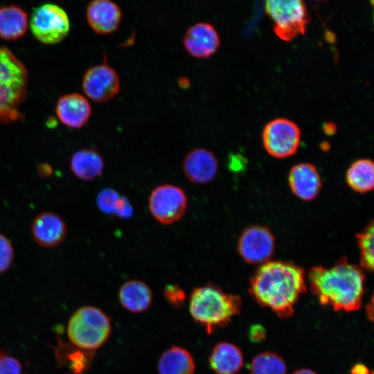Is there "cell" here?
Segmentation results:
<instances>
[{
    "instance_id": "11",
    "label": "cell",
    "mask_w": 374,
    "mask_h": 374,
    "mask_svg": "<svg viewBox=\"0 0 374 374\" xmlns=\"http://www.w3.org/2000/svg\"><path fill=\"white\" fill-rule=\"evenodd\" d=\"M275 249V238L266 226L255 225L244 229L238 242L241 258L250 264H263L270 259Z\"/></svg>"
},
{
    "instance_id": "13",
    "label": "cell",
    "mask_w": 374,
    "mask_h": 374,
    "mask_svg": "<svg viewBox=\"0 0 374 374\" xmlns=\"http://www.w3.org/2000/svg\"><path fill=\"white\" fill-rule=\"evenodd\" d=\"M183 170L192 183L204 184L211 181L218 170V161L210 150L199 148L189 151L183 160Z\"/></svg>"
},
{
    "instance_id": "34",
    "label": "cell",
    "mask_w": 374,
    "mask_h": 374,
    "mask_svg": "<svg viewBox=\"0 0 374 374\" xmlns=\"http://www.w3.org/2000/svg\"><path fill=\"white\" fill-rule=\"evenodd\" d=\"M323 130L326 134L332 135L336 131V126L332 123H327L323 125Z\"/></svg>"
},
{
    "instance_id": "37",
    "label": "cell",
    "mask_w": 374,
    "mask_h": 374,
    "mask_svg": "<svg viewBox=\"0 0 374 374\" xmlns=\"http://www.w3.org/2000/svg\"><path fill=\"white\" fill-rule=\"evenodd\" d=\"M292 374H317V373L312 370L303 368V369H299L294 371Z\"/></svg>"
},
{
    "instance_id": "6",
    "label": "cell",
    "mask_w": 374,
    "mask_h": 374,
    "mask_svg": "<svg viewBox=\"0 0 374 374\" xmlns=\"http://www.w3.org/2000/svg\"><path fill=\"white\" fill-rule=\"evenodd\" d=\"M265 12L274 21V30L281 39L290 42L305 33L310 16L300 0H269Z\"/></svg>"
},
{
    "instance_id": "14",
    "label": "cell",
    "mask_w": 374,
    "mask_h": 374,
    "mask_svg": "<svg viewBox=\"0 0 374 374\" xmlns=\"http://www.w3.org/2000/svg\"><path fill=\"white\" fill-rule=\"evenodd\" d=\"M67 227L64 220L57 214L46 211L39 213L31 224V234L41 247H55L65 238Z\"/></svg>"
},
{
    "instance_id": "26",
    "label": "cell",
    "mask_w": 374,
    "mask_h": 374,
    "mask_svg": "<svg viewBox=\"0 0 374 374\" xmlns=\"http://www.w3.org/2000/svg\"><path fill=\"white\" fill-rule=\"evenodd\" d=\"M374 226L371 222L366 228L357 234L356 238L360 252L361 267L372 272L373 271Z\"/></svg>"
},
{
    "instance_id": "36",
    "label": "cell",
    "mask_w": 374,
    "mask_h": 374,
    "mask_svg": "<svg viewBox=\"0 0 374 374\" xmlns=\"http://www.w3.org/2000/svg\"><path fill=\"white\" fill-rule=\"evenodd\" d=\"M366 312H367V316L368 319L371 321H373V298L371 299L370 303L368 304L366 306Z\"/></svg>"
},
{
    "instance_id": "35",
    "label": "cell",
    "mask_w": 374,
    "mask_h": 374,
    "mask_svg": "<svg viewBox=\"0 0 374 374\" xmlns=\"http://www.w3.org/2000/svg\"><path fill=\"white\" fill-rule=\"evenodd\" d=\"M178 84L181 88L186 89L190 86V82L187 77L184 76L179 78Z\"/></svg>"
},
{
    "instance_id": "20",
    "label": "cell",
    "mask_w": 374,
    "mask_h": 374,
    "mask_svg": "<svg viewBox=\"0 0 374 374\" xmlns=\"http://www.w3.org/2000/svg\"><path fill=\"white\" fill-rule=\"evenodd\" d=\"M244 363L241 350L228 342H220L215 346L210 357L209 364L217 374H236Z\"/></svg>"
},
{
    "instance_id": "18",
    "label": "cell",
    "mask_w": 374,
    "mask_h": 374,
    "mask_svg": "<svg viewBox=\"0 0 374 374\" xmlns=\"http://www.w3.org/2000/svg\"><path fill=\"white\" fill-rule=\"evenodd\" d=\"M118 299L125 310L134 313L143 312L152 304V292L145 283L130 280L121 286Z\"/></svg>"
},
{
    "instance_id": "22",
    "label": "cell",
    "mask_w": 374,
    "mask_h": 374,
    "mask_svg": "<svg viewBox=\"0 0 374 374\" xmlns=\"http://www.w3.org/2000/svg\"><path fill=\"white\" fill-rule=\"evenodd\" d=\"M158 371L159 374H193L195 363L188 350L174 346L159 358Z\"/></svg>"
},
{
    "instance_id": "28",
    "label": "cell",
    "mask_w": 374,
    "mask_h": 374,
    "mask_svg": "<svg viewBox=\"0 0 374 374\" xmlns=\"http://www.w3.org/2000/svg\"><path fill=\"white\" fill-rule=\"evenodd\" d=\"M21 366L19 362L0 352V374H21Z\"/></svg>"
},
{
    "instance_id": "16",
    "label": "cell",
    "mask_w": 374,
    "mask_h": 374,
    "mask_svg": "<svg viewBox=\"0 0 374 374\" xmlns=\"http://www.w3.org/2000/svg\"><path fill=\"white\" fill-rule=\"evenodd\" d=\"M55 113L62 124L71 128L79 129L88 122L91 108L84 96L79 93H71L59 98Z\"/></svg>"
},
{
    "instance_id": "10",
    "label": "cell",
    "mask_w": 374,
    "mask_h": 374,
    "mask_svg": "<svg viewBox=\"0 0 374 374\" xmlns=\"http://www.w3.org/2000/svg\"><path fill=\"white\" fill-rule=\"evenodd\" d=\"M85 95L97 103H105L116 96L121 87L116 71L107 63L106 57L101 64L88 69L82 80Z\"/></svg>"
},
{
    "instance_id": "5",
    "label": "cell",
    "mask_w": 374,
    "mask_h": 374,
    "mask_svg": "<svg viewBox=\"0 0 374 374\" xmlns=\"http://www.w3.org/2000/svg\"><path fill=\"white\" fill-rule=\"evenodd\" d=\"M111 330L110 319L103 312L93 306H84L71 317L67 335L78 348L91 350L105 344Z\"/></svg>"
},
{
    "instance_id": "15",
    "label": "cell",
    "mask_w": 374,
    "mask_h": 374,
    "mask_svg": "<svg viewBox=\"0 0 374 374\" xmlns=\"http://www.w3.org/2000/svg\"><path fill=\"white\" fill-rule=\"evenodd\" d=\"M86 17L95 33L109 34L118 28L122 19V10L112 1L93 0L87 6Z\"/></svg>"
},
{
    "instance_id": "12",
    "label": "cell",
    "mask_w": 374,
    "mask_h": 374,
    "mask_svg": "<svg viewBox=\"0 0 374 374\" xmlns=\"http://www.w3.org/2000/svg\"><path fill=\"white\" fill-rule=\"evenodd\" d=\"M182 42L185 49L192 56L207 58L217 51L220 38L211 24L200 21L191 25L186 30Z\"/></svg>"
},
{
    "instance_id": "19",
    "label": "cell",
    "mask_w": 374,
    "mask_h": 374,
    "mask_svg": "<svg viewBox=\"0 0 374 374\" xmlns=\"http://www.w3.org/2000/svg\"><path fill=\"white\" fill-rule=\"evenodd\" d=\"M101 154L93 148L76 151L70 160V170L78 179L90 181L100 177L104 170Z\"/></svg>"
},
{
    "instance_id": "8",
    "label": "cell",
    "mask_w": 374,
    "mask_h": 374,
    "mask_svg": "<svg viewBox=\"0 0 374 374\" xmlns=\"http://www.w3.org/2000/svg\"><path fill=\"white\" fill-rule=\"evenodd\" d=\"M186 195L180 187L161 184L154 188L148 198V208L153 217L163 224L179 221L187 208Z\"/></svg>"
},
{
    "instance_id": "21",
    "label": "cell",
    "mask_w": 374,
    "mask_h": 374,
    "mask_svg": "<svg viewBox=\"0 0 374 374\" xmlns=\"http://www.w3.org/2000/svg\"><path fill=\"white\" fill-rule=\"evenodd\" d=\"M28 27L27 13L15 5L0 8V37L7 41L21 38Z\"/></svg>"
},
{
    "instance_id": "7",
    "label": "cell",
    "mask_w": 374,
    "mask_h": 374,
    "mask_svg": "<svg viewBox=\"0 0 374 374\" xmlns=\"http://www.w3.org/2000/svg\"><path fill=\"white\" fill-rule=\"evenodd\" d=\"M30 27L38 41L44 44H55L68 35L70 21L62 8L54 3H45L33 12Z\"/></svg>"
},
{
    "instance_id": "1",
    "label": "cell",
    "mask_w": 374,
    "mask_h": 374,
    "mask_svg": "<svg viewBox=\"0 0 374 374\" xmlns=\"http://www.w3.org/2000/svg\"><path fill=\"white\" fill-rule=\"evenodd\" d=\"M305 290L302 267L290 262L269 260L253 273L249 291L260 305L280 317H287L293 314L294 305Z\"/></svg>"
},
{
    "instance_id": "27",
    "label": "cell",
    "mask_w": 374,
    "mask_h": 374,
    "mask_svg": "<svg viewBox=\"0 0 374 374\" xmlns=\"http://www.w3.org/2000/svg\"><path fill=\"white\" fill-rule=\"evenodd\" d=\"M14 260V249L9 239L0 233V274L7 271Z\"/></svg>"
},
{
    "instance_id": "32",
    "label": "cell",
    "mask_w": 374,
    "mask_h": 374,
    "mask_svg": "<svg viewBox=\"0 0 374 374\" xmlns=\"http://www.w3.org/2000/svg\"><path fill=\"white\" fill-rule=\"evenodd\" d=\"M39 175L42 177H47L51 175L53 169L51 166L46 163H41L37 168Z\"/></svg>"
},
{
    "instance_id": "24",
    "label": "cell",
    "mask_w": 374,
    "mask_h": 374,
    "mask_svg": "<svg viewBox=\"0 0 374 374\" xmlns=\"http://www.w3.org/2000/svg\"><path fill=\"white\" fill-rule=\"evenodd\" d=\"M96 202L99 209L107 215H116L120 217L127 218L133 213L129 201L112 188L100 190L97 195Z\"/></svg>"
},
{
    "instance_id": "9",
    "label": "cell",
    "mask_w": 374,
    "mask_h": 374,
    "mask_svg": "<svg viewBox=\"0 0 374 374\" xmlns=\"http://www.w3.org/2000/svg\"><path fill=\"white\" fill-rule=\"evenodd\" d=\"M262 141L266 151L271 156L286 158L297 151L301 141V131L293 121L278 118L265 125Z\"/></svg>"
},
{
    "instance_id": "3",
    "label": "cell",
    "mask_w": 374,
    "mask_h": 374,
    "mask_svg": "<svg viewBox=\"0 0 374 374\" xmlns=\"http://www.w3.org/2000/svg\"><path fill=\"white\" fill-rule=\"evenodd\" d=\"M188 305L192 318L210 334L228 324L240 313L241 299L238 295L225 293L214 285L207 284L193 289Z\"/></svg>"
},
{
    "instance_id": "30",
    "label": "cell",
    "mask_w": 374,
    "mask_h": 374,
    "mask_svg": "<svg viewBox=\"0 0 374 374\" xmlns=\"http://www.w3.org/2000/svg\"><path fill=\"white\" fill-rule=\"evenodd\" d=\"M246 159L240 154H231L229 156L228 166L233 172L242 171L246 167Z\"/></svg>"
},
{
    "instance_id": "2",
    "label": "cell",
    "mask_w": 374,
    "mask_h": 374,
    "mask_svg": "<svg viewBox=\"0 0 374 374\" xmlns=\"http://www.w3.org/2000/svg\"><path fill=\"white\" fill-rule=\"evenodd\" d=\"M310 290L319 303L336 311L358 310L364 290L365 275L361 267L342 257L330 267L314 266L308 272Z\"/></svg>"
},
{
    "instance_id": "23",
    "label": "cell",
    "mask_w": 374,
    "mask_h": 374,
    "mask_svg": "<svg viewBox=\"0 0 374 374\" xmlns=\"http://www.w3.org/2000/svg\"><path fill=\"white\" fill-rule=\"evenodd\" d=\"M348 185L355 191L368 193L374 186V165L372 160L361 159L354 161L346 174Z\"/></svg>"
},
{
    "instance_id": "29",
    "label": "cell",
    "mask_w": 374,
    "mask_h": 374,
    "mask_svg": "<svg viewBox=\"0 0 374 374\" xmlns=\"http://www.w3.org/2000/svg\"><path fill=\"white\" fill-rule=\"evenodd\" d=\"M164 296L166 300L173 305L183 304L186 294L184 291L177 285H168L165 287Z\"/></svg>"
},
{
    "instance_id": "4",
    "label": "cell",
    "mask_w": 374,
    "mask_h": 374,
    "mask_svg": "<svg viewBox=\"0 0 374 374\" xmlns=\"http://www.w3.org/2000/svg\"><path fill=\"white\" fill-rule=\"evenodd\" d=\"M28 87L25 65L10 49L0 47V123H10L23 117L19 107L26 100Z\"/></svg>"
},
{
    "instance_id": "25",
    "label": "cell",
    "mask_w": 374,
    "mask_h": 374,
    "mask_svg": "<svg viewBox=\"0 0 374 374\" xmlns=\"http://www.w3.org/2000/svg\"><path fill=\"white\" fill-rule=\"evenodd\" d=\"M251 374H286L287 366L278 355L265 352L256 355L250 364Z\"/></svg>"
},
{
    "instance_id": "33",
    "label": "cell",
    "mask_w": 374,
    "mask_h": 374,
    "mask_svg": "<svg viewBox=\"0 0 374 374\" xmlns=\"http://www.w3.org/2000/svg\"><path fill=\"white\" fill-rule=\"evenodd\" d=\"M369 369L363 364H357L351 369V374H369Z\"/></svg>"
},
{
    "instance_id": "17",
    "label": "cell",
    "mask_w": 374,
    "mask_h": 374,
    "mask_svg": "<svg viewBox=\"0 0 374 374\" xmlns=\"http://www.w3.org/2000/svg\"><path fill=\"white\" fill-rule=\"evenodd\" d=\"M288 183L292 192L304 201L316 198L322 185L317 169L309 163H301L294 166L289 172Z\"/></svg>"
},
{
    "instance_id": "31",
    "label": "cell",
    "mask_w": 374,
    "mask_h": 374,
    "mask_svg": "<svg viewBox=\"0 0 374 374\" xmlns=\"http://www.w3.org/2000/svg\"><path fill=\"white\" fill-rule=\"evenodd\" d=\"M265 337V330L262 326L256 325L249 330V338L252 341L260 342Z\"/></svg>"
}]
</instances>
